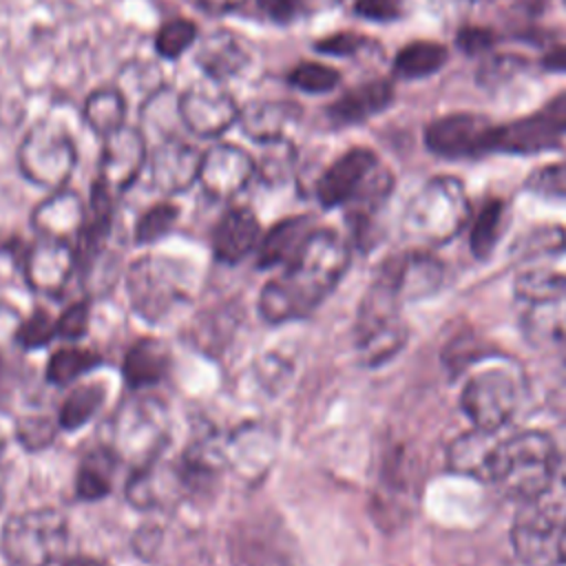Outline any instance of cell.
<instances>
[{
	"label": "cell",
	"instance_id": "cell-1",
	"mask_svg": "<svg viewBox=\"0 0 566 566\" xmlns=\"http://www.w3.org/2000/svg\"><path fill=\"white\" fill-rule=\"evenodd\" d=\"M347 263V243L329 228H314L283 274L261 287V316L272 325H281L312 314L338 285Z\"/></svg>",
	"mask_w": 566,
	"mask_h": 566
},
{
	"label": "cell",
	"instance_id": "cell-46",
	"mask_svg": "<svg viewBox=\"0 0 566 566\" xmlns=\"http://www.w3.org/2000/svg\"><path fill=\"white\" fill-rule=\"evenodd\" d=\"M24 316L18 312L15 305L0 301V352L18 345V334L22 327Z\"/></svg>",
	"mask_w": 566,
	"mask_h": 566
},
{
	"label": "cell",
	"instance_id": "cell-51",
	"mask_svg": "<svg viewBox=\"0 0 566 566\" xmlns=\"http://www.w3.org/2000/svg\"><path fill=\"white\" fill-rule=\"evenodd\" d=\"M542 64L551 71H566V46H557L553 51H548L542 60Z\"/></svg>",
	"mask_w": 566,
	"mask_h": 566
},
{
	"label": "cell",
	"instance_id": "cell-38",
	"mask_svg": "<svg viewBox=\"0 0 566 566\" xmlns=\"http://www.w3.org/2000/svg\"><path fill=\"white\" fill-rule=\"evenodd\" d=\"M57 429H62L57 418L53 420L49 413H27L15 420V440L27 451H40L55 440Z\"/></svg>",
	"mask_w": 566,
	"mask_h": 566
},
{
	"label": "cell",
	"instance_id": "cell-24",
	"mask_svg": "<svg viewBox=\"0 0 566 566\" xmlns=\"http://www.w3.org/2000/svg\"><path fill=\"white\" fill-rule=\"evenodd\" d=\"M314 232L312 219L301 217H287L272 226L259 241L256 248V263L259 268H274V265H287L292 259L301 252L310 234Z\"/></svg>",
	"mask_w": 566,
	"mask_h": 566
},
{
	"label": "cell",
	"instance_id": "cell-11",
	"mask_svg": "<svg viewBox=\"0 0 566 566\" xmlns=\"http://www.w3.org/2000/svg\"><path fill=\"white\" fill-rule=\"evenodd\" d=\"M467 219V201L462 190L449 181L431 184L409 210V230L429 243L451 239Z\"/></svg>",
	"mask_w": 566,
	"mask_h": 566
},
{
	"label": "cell",
	"instance_id": "cell-47",
	"mask_svg": "<svg viewBox=\"0 0 566 566\" xmlns=\"http://www.w3.org/2000/svg\"><path fill=\"white\" fill-rule=\"evenodd\" d=\"M493 40H495L493 31L482 29V27H464V29L458 31V38H455L458 46H460L464 53H469V55L489 49V46L493 44Z\"/></svg>",
	"mask_w": 566,
	"mask_h": 566
},
{
	"label": "cell",
	"instance_id": "cell-20",
	"mask_svg": "<svg viewBox=\"0 0 566 566\" xmlns=\"http://www.w3.org/2000/svg\"><path fill=\"white\" fill-rule=\"evenodd\" d=\"M31 223L38 237H51L73 243V239H80L86 223L84 201L77 192L69 188L51 190V195L33 208Z\"/></svg>",
	"mask_w": 566,
	"mask_h": 566
},
{
	"label": "cell",
	"instance_id": "cell-31",
	"mask_svg": "<svg viewBox=\"0 0 566 566\" xmlns=\"http://www.w3.org/2000/svg\"><path fill=\"white\" fill-rule=\"evenodd\" d=\"M115 455L108 451H97L86 455L75 473V493L86 502L106 497L113 491V467Z\"/></svg>",
	"mask_w": 566,
	"mask_h": 566
},
{
	"label": "cell",
	"instance_id": "cell-2",
	"mask_svg": "<svg viewBox=\"0 0 566 566\" xmlns=\"http://www.w3.org/2000/svg\"><path fill=\"white\" fill-rule=\"evenodd\" d=\"M557 467L559 453L548 433L535 429L520 431L515 436L500 438L489 484L517 502L537 500L555 484Z\"/></svg>",
	"mask_w": 566,
	"mask_h": 566
},
{
	"label": "cell",
	"instance_id": "cell-34",
	"mask_svg": "<svg viewBox=\"0 0 566 566\" xmlns=\"http://www.w3.org/2000/svg\"><path fill=\"white\" fill-rule=\"evenodd\" d=\"M444 62L447 49L442 44L418 40L398 51L394 69L402 77H424L436 73Z\"/></svg>",
	"mask_w": 566,
	"mask_h": 566
},
{
	"label": "cell",
	"instance_id": "cell-43",
	"mask_svg": "<svg viewBox=\"0 0 566 566\" xmlns=\"http://www.w3.org/2000/svg\"><path fill=\"white\" fill-rule=\"evenodd\" d=\"M88 318H91V310H88V301H75L71 303L60 316H57V336L66 338V340H77L86 334L88 329Z\"/></svg>",
	"mask_w": 566,
	"mask_h": 566
},
{
	"label": "cell",
	"instance_id": "cell-21",
	"mask_svg": "<svg viewBox=\"0 0 566 566\" xmlns=\"http://www.w3.org/2000/svg\"><path fill=\"white\" fill-rule=\"evenodd\" d=\"M261 226L250 208H230L212 230V252L221 263H239L259 248Z\"/></svg>",
	"mask_w": 566,
	"mask_h": 566
},
{
	"label": "cell",
	"instance_id": "cell-22",
	"mask_svg": "<svg viewBox=\"0 0 566 566\" xmlns=\"http://www.w3.org/2000/svg\"><path fill=\"white\" fill-rule=\"evenodd\" d=\"M298 117H301V108L294 102L259 99L241 108L237 124L250 139L259 144H268V142L287 139V133L298 122Z\"/></svg>",
	"mask_w": 566,
	"mask_h": 566
},
{
	"label": "cell",
	"instance_id": "cell-4",
	"mask_svg": "<svg viewBox=\"0 0 566 566\" xmlns=\"http://www.w3.org/2000/svg\"><path fill=\"white\" fill-rule=\"evenodd\" d=\"M402 296L382 268L365 292L356 316V347L365 365H382L400 352L407 327L400 318Z\"/></svg>",
	"mask_w": 566,
	"mask_h": 566
},
{
	"label": "cell",
	"instance_id": "cell-8",
	"mask_svg": "<svg viewBox=\"0 0 566 566\" xmlns=\"http://www.w3.org/2000/svg\"><path fill=\"white\" fill-rule=\"evenodd\" d=\"M564 533L566 504L542 495L522 502L511 526V546L528 566H557L562 564Z\"/></svg>",
	"mask_w": 566,
	"mask_h": 566
},
{
	"label": "cell",
	"instance_id": "cell-40",
	"mask_svg": "<svg viewBox=\"0 0 566 566\" xmlns=\"http://www.w3.org/2000/svg\"><path fill=\"white\" fill-rule=\"evenodd\" d=\"M287 80L303 93H327L340 82V75L332 66L318 62H301L290 71Z\"/></svg>",
	"mask_w": 566,
	"mask_h": 566
},
{
	"label": "cell",
	"instance_id": "cell-44",
	"mask_svg": "<svg viewBox=\"0 0 566 566\" xmlns=\"http://www.w3.org/2000/svg\"><path fill=\"white\" fill-rule=\"evenodd\" d=\"M254 2L259 13L274 24L294 22L305 11V4H307V0H254Z\"/></svg>",
	"mask_w": 566,
	"mask_h": 566
},
{
	"label": "cell",
	"instance_id": "cell-26",
	"mask_svg": "<svg viewBox=\"0 0 566 566\" xmlns=\"http://www.w3.org/2000/svg\"><path fill=\"white\" fill-rule=\"evenodd\" d=\"M391 99H394L391 84L387 80H374L343 93L336 102L329 104L327 115L334 124H340V126L358 124L385 111L391 104Z\"/></svg>",
	"mask_w": 566,
	"mask_h": 566
},
{
	"label": "cell",
	"instance_id": "cell-30",
	"mask_svg": "<svg viewBox=\"0 0 566 566\" xmlns=\"http://www.w3.org/2000/svg\"><path fill=\"white\" fill-rule=\"evenodd\" d=\"M128 99L119 88L93 91L84 102V119L97 135L106 137L124 126Z\"/></svg>",
	"mask_w": 566,
	"mask_h": 566
},
{
	"label": "cell",
	"instance_id": "cell-19",
	"mask_svg": "<svg viewBox=\"0 0 566 566\" xmlns=\"http://www.w3.org/2000/svg\"><path fill=\"white\" fill-rule=\"evenodd\" d=\"M188 484L179 460L166 462L161 458L133 469L126 484V497L137 509H159L188 495Z\"/></svg>",
	"mask_w": 566,
	"mask_h": 566
},
{
	"label": "cell",
	"instance_id": "cell-49",
	"mask_svg": "<svg viewBox=\"0 0 566 566\" xmlns=\"http://www.w3.org/2000/svg\"><path fill=\"white\" fill-rule=\"evenodd\" d=\"M537 113L542 115V119H544L557 135L566 133V91L559 93V95H555L553 99H548Z\"/></svg>",
	"mask_w": 566,
	"mask_h": 566
},
{
	"label": "cell",
	"instance_id": "cell-3",
	"mask_svg": "<svg viewBox=\"0 0 566 566\" xmlns=\"http://www.w3.org/2000/svg\"><path fill=\"white\" fill-rule=\"evenodd\" d=\"M513 305L524 338L535 347L566 343V274L526 272L513 285Z\"/></svg>",
	"mask_w": 566,
	"mask_h": 566
},
{
	"label": "cell",
	"instance_id": "cell-37",
	"mask_svg": "<svg viewBox=\"0 0 566 566\" xmlns=\"http://www.w3.org/2000/svg\"><path fill=\"white\" fill-rule=\"evenodd\" d=\"M177 217H179V208L170 201H159L150 206L135 223V241L139 245L159 241L172 230V226L177 223Z\"/></svg>",
	"mask_w": 566,
	"mask_h": 566
},
{
	"label": "cell",
	"instance_id": "cell-10",
	"mask_svg": "<svg viewBox=\"0 0 566 566\" xmlns=\"http://www.w3.org/2000/svg\"><path fill=\"white\" fill-rule=\"evenodd\" d=\"M460 407L473 427L500 431L520 407V382L509 369L486 367L464 382Z\"/></svg>",
	"mask_w": 566,
	"mask_h": 566
},
{
	"label": "cell",
	"instance_id": "cell-35",
	"mask_svg": "<svg viewBox=\"0 0 566 566\" xmlns=\"http://www.w3.org/2000/svg\"><path fill=\"white\" fill-rule=\"evenodd\" d=\"M504 219V203L500 199H491L478 212V219L471 228V250L475 256L486 259L495 248Z\"/></svg>",
	"mask_w": 566,
	"mask_h": 566
},
{
	"label": "cell",
	"instance_id": "cell-23",
	"mask_svg": "<svg viewBox=\"0 0 566 566\" xmlns=\"http://www.w3.org/2000/svg\"><path fill=\"white\" fill-rule=\"evenodd\" d=\"M497 444H500L497 431L473 427L471 431L460 433L449 444V451H447L449 469L453 473L489 482L491 464H493V455H495Z\"/></svg>",
	"mask_w": 566,
	"mask_h": 566
},
{
	"label": "cell",
	"instance_id": "cell-36",
	"mask_svg": "<svg viewBox=\"0 0 566 566\" xmlns=\"http://www.w3.org/2000/svg\"><path fill=\"white\" fill-rule=\"evenodd\" d=\"M256 175L268 184H281L287 179L294 166V146L287 139L263 144V153L254 159Z\"/></svg>",
	"mask_w": 566,
	"mask_h": 566
},
{
	"label": "cell",
	"instance_id": "cell-6",
	"mask_svg": "<svg viewBox=\"0 0 566 566\" xmlns=\"http://www.w3.org/2000/svg\"><path fill=\"white\" fill-rule=\"evenodd\" d=\"M69 537V520L55 506L27 509L9 517L0 546L13 566H51L62 557Z\"/></svg>",
	"mask_w": 566,
	"mask_h": 566
},
{
	"label": "cell",
	"instance_id": "cell-42",
	"mask_svg": "<svg viewBox=\"0 0 566 566\" xmlns=\"http://www.w3.org/2000/svg\"><path fill=\"white\" fill-rule=\"evenodd\" d=\"M526 188L548 199H566V161L542 166L539 170L531 172Z\"/></svg>",
	"mask_w": 566,
	"mask_h": 566
},
{
	"label": "cell",
	"instance_id": "cell-50",
	"mask_svg": "<svg viewBox=\"0 0 566 566\" xmlns=\"http://www.w3.org/2000/svg\"><path fill=\"white\" fill-rule=\"evenodd\" d=\"M197 7H201L203 11L212 13V15H221V13H230L234 9H239L245 0H195Z\"/></svg>",
	"mask_w": 566,
	"mask_h": 566
},
{
	"label": "cell",
	"instance_id": "cell-39",
	"mask_svg": "<svg viewBox=\"0 0 566 566\" xmlns=\"http://www.w3.org/2000/svg\"><path fill=\"white\" fill-rule=\"evenodd\" d=\"M197 40V24L186 20V18H177L166 22L157 35H155V51L166 57V60H177L184 51H188Z\"/></svg>",
	"mask_w": 566,
	"mask_h": 566
},
{
	"label": "cell",
	"instance_id": "cell-56",
	"mask_svg": "<svg viewBox=\"0 0 566 566\" xmlns=\"http://www.w3.org/2000/svg\"><path fill=\"white\" fill-rule=\"evenodd\" d=\"M562 564H566V533H564V542H562Z\"/></svg>",
	"mask_w": 566,
	"mask_h": 566
},
{
	"label": "cell",
	"instance_id": "cell-29",
	"mask_svg": "<svg viewBox=\"0 0 566 566\" xmlns=\"http://www.w3.org/2000/svg\"><path fill=\"white\" fill-rule=\"evenodd\" d=\"M559 135L542 119L539 113L495 126L493 150L500 153H539L553 148Z\"/></svg>",
	"mask_w": 566,
	"mask_h": 566
},
{
	"label": "cell",
	"instance_id": "cell-12",
	"mask_svg": "<svg viewBox=\"0 0 566 566\" xmlns=\"http://www.w3.org/2000/svg\"><path fill=\"white\" fill-rule=\"evenodd\" d=\"M239 106L219 80L203 77L179 95L181 124L197 137H219L239 122Z\"/></svg>",
	"mask_w": 566,
	"mask_h": 566
},
{
	"label": "cell",
	"instance_id": "cell-28",
	"mask_svg": "<svg viewBox=\"0 0 566 566\" xmlns=\"http://www.w3.org/2000/svg\"><path fill=\"white\" fill-rule=\"evenodd\" d=\"M168 371V349L157 338L135 340L122 363V374L133 391L157 385Z\"/></svg>",
	"mask_w": 566,
	"mask_h": 566
},
{
	"label": "cell",
	"instance_id": "cell-16",
	"mask_svg": "<svg viewBox=\"0 0 566 566\" xmlns=\"http://www.w3.org/2000/svg\"><path fill=\"white\" fill-rule=\"evenodd\" d=\"M256 175V164L250 153L232 144H214L201 157L199 184L214 199L239 195Z\"/></svg>",
	"mask_w": 566,
	"mask_h": 566
},
{
	"label": "cell",
	"instance_id": "cell-13",
	"mask_svg": "<svg viewBox=\"0 0 566 566\" xmlns=\"http://www.w3.org/2000/svg\"><path fill=\"white\" fill-rule=\"evenodd\" d=\"M146 164L148 148L144 133L135 126L124 124L122 128L104 137L95 181L102 184L117 199L139 177Z\"/></svg>",
	"mask_w": 566,
	"mask_h": 566
},
{
	"label": "cell",
	"instance_id": "cell-52",
	"mask_svg": "<svg viewBox=\"0 0 566 566\" xmlns=\"http://www.w3.org/2000/svg\"><path fill=\"white\" fill-rule=\"evenodd\" d=\"M62 566H108V564L93 555H73V557H66Z\"/></svg>",
	"mask_w": 566,
	"mask_h": 566
},
{
	"label": "cell",
	"instance_id": "cell-9",
	"mask_svg": "<svg viewBox=\"0 0 566 566\" xmlns=\"http://www.w3.org/2000/svg\"><path fill=\"white\" fill-rule=\"evenodd\" d=\"M75 144L64 126L53 122L35 124L22 139L18 164L22 175L42 188H64L75 168Z\"/></svg>",
	"mask_w": 566,
	"mask_h": 566
},
{
	"label": "cell",
	"instance_id": "cell-25",
	"mask_svg": "<svg viewBox=\"0 0 566 566\" xmlns=\"http://www.w3.org/2000/svg\"><path fill=\"white\" fill-rule=\"evenodd\" d=\"M195 60L206 77L223 82L243 71V66L248 64V51L232 31L219 29L201 40Z\"/></svg>",
	"mask_w": 566,
	"mask_h": 566
},
{
	"label": "cell",
	"instance_id": "cell-45",
	"mask_svg": "<svg viewBox=\"0 0 566 566\" xmlns=\"http://www.w3.org/2000/svg\"><path fill=\"white\" fill-rule=\"evenodd\" d=\"M360 46H363V38L358 33H349V31L332 33L314 44V49L325 55H352Z\"/></svg>",
	"mask_w": 566,
	"mask_h": 566
},
{
	"label": "cell",
	"instance_id": "cell-7",
	"mask_svg": "<svg viewBox=\"0 0 566 566\" xmlns=\"http://www.w3.org/2000/svg\"><path fill=\"white\" fill-rule=\"evenodd\" d=\"M126 290L135 314L148 323H161L188 301L190 283L181 263L144 254L126 272Z\"/></svg>",
	"mask_w": 566,
	"mask_h": 566
},
{
	"label": "cell",
	"instance_id": "cell-5",
	"mask_svg": "<svg viewBox=\"0 0 566 566\" xmlns=\"http://www.w3.org/2000/svg\"><path fill=\"white\" fill-rule=\"evenodd\" d=\"M170 420L168 409L155 396L126 398L111 418V453L133 469H139L157 458L168 442Z\"/></svg>",
	"mask_w": 566,
	"mask_h": 566
},
{
	"label": "cell",
	"instance_id": "cell-27",
	"mask_svg": "<svg viewBox=\"0 0 566 566\" xmlns=\"http://www.w3.org/2000/svg\"><path fill=\"white\" fill-rule=\"evenodd\" d=\"M382 268L394 279L402 301L422 298L436 292L442 283V265L424 254H409L402 259H394Z\"/></svg>",
	"mask_w": 566,
	"mask_h": 566
},
{
	"label": "cell",
	"instance_id": "cell-14",
	"mask_svg": "<svg viewBox=\"0 0 566 566\" xmlns=\"http://www.w3.org/2000/svg\"><path fill=\"white\" fill-rule=\"evenodd\" d=\"M77 268V250L73 243L51 237H38L22 256V274L27 285L44 296H60Z\"/></svg>",
	"mask_w": 566,
	"mask_h": 566
},
{
	"label": "cell",
	"instance_id": "cell-33",
	"mask_svg": "<svg viewBox=\"0 0 566 566\" xmlns=\"http://www.w3.org/2000/svg\"><path fill=\"white\" fill-rule=\"evenodd\" d=\"M99 365V356L84 347H60L51 354L46 363V380L51 385L64 387L75 382L80 376L88 374Z\"/></svg>",
	"mask_w": 566,
	"mask_h": 566
},
{
	"label": "cell",
	"instance_id": "cell-15",
	"mask_svg": "<svg viewBox=\"0 0 566 566\" xmlns=\"http://www.w3.org/2000/svg\"><path fill=\"white\" fill-rule=\"evenodd\" d=\"M493 130L484 117L455 113L436 119L424 130V144L440 157H478L493 153Z\"/></svg>",
	"mask_w": 566,
	"mask_h": 566
},
{
	"label": "cell",
	"instance_id": "cell-17",
	"mask_svg": "<svg viewBox=\"0 0 566 566\" xmlns=\"http://www.w3.org/2000/svg\"><path fill=\"white\" fill-rule=\"evenodd\" d=\"M201 153L179 137H164L148 155L150 184L164 195H177L199 181Z\"/></svg>",
	"mask_w": 566,
	"mask_h": 566
},
{
	"label": "cell",
	"instance_id": "cell-48",
	"mask_svg": "<svg viewBox=\"0 0 566 566\" xmlns=\"http://www.w3.org/2000/svg\"><path fill=\"white\" fill-rule=\"evenodd\" d=\"M400 11V0H356V13L367 20H394Z\"/></svg>",
	"mask_w": 566,
	"mask_h": 566
},
{
	"label": "cell",
	"instance_id": "cell-54",
	"mask_svg": "<svg viewBox=\"0 0 566 566\" xmlns=\"http://www.w3.org/2000/svg\"><path fill=\"white\" fill-rule=\"evenodd\" d=\"M555 482L562 486V491H564V495H566V458H564V460L559 458V467H557Z\"/></svg>",
	"mask_w": 566,
	"mask_h": 566
},
{
	"label": "cell",
	"instance_id": "cell-41",
	"mask_svg": "<svg viewBox=\"0 0 566 566\" xmlns=\"http://www.w3.org/2000/svg\"><path fill=\"white\" fill-rule=\"evenodd\" d=\"M57 336V318H53L44 310H35L31 316L22 321L18 345L22 349H40L49 345Z\"/></svg>",
	"mask_w": 566,
	"mask_h": 566
},
{
	"label": "cell",
	"instance_id": "cell-18",
	"mask_svg": "<svg viewBox=\"0 0 566 566\" xmlns=\"http://www.w3.org/2000/svg\"><path fill=\"white\" fill-rule=\"evenodd\" d=\"M376 155L367 148H352L340 155L316 181V199L323 208H336L354 201L367 186Z\"/></svg>",
	"mask_w": 566,
	"mask_h": 566
},
{
	"label": "cell",
	"instance_id": "cell-55",
	"mask_svg": "<svg viewBox=\"0 0 566 566\" xmlns=\"http://www.w3.org/2000/svg\"><path fill=\"white\" fill-rule=\"evenodd\" d=\"M4 482H7V478H4V471L0 469V506H2V500H4Z\"/></svg>",
	"mask_w": 566,
	"mask_h": 566
},
{
	"label": "cell",
	"instance_id": "cell-32",
	"mask_svg": "<svg viewBox=\"0 0 566 566\" xmlns=\"http://www.w3.org/2000/svg\"><path fill=\"white\" fill-rule=\"evenodd\" d=\"M106 396V389L99 382H82L77 387H73L57 413L60 427L64 431H75L80 427H84L102 407Z\"/></svg>",
	"mask_w": 566,
	"mask_h": 566
},
{
	"label": "cell",
	"instance_id": "cell-53",
	"mask_svg": "<svg viewBox=\"0 0 566 566\" xmlns=\"http://www.w3.org/2000/svg\"><path fill=\"white\" fill-rule=\"evenodd\" d=\"M9 438H15V422L9 424L4 413H0V455H2L4 447L9 444Z\"/></svg>",
	"mask_w": 566,
	"mask_h": 566
}]
</instances>
